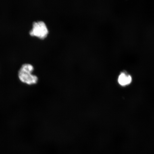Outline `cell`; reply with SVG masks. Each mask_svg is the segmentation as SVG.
<instances>
[{
  "mask_svg": "<svg viewBox=\"0 0 154 154\" xmlns=\"http://www.w3.org/2000/svg\"><path fill=\"white\" fill-rule=\"evenodd\" d=\"M34 70L33 65L30 63H24L18 71L19 80L23 83L29 85L37 84L38 79L37 76L32 74Z\"/></svg>",
  "mask_w": 154,
  "mask_h": 154,
  "instance_id": "cell-1",
  "label": "cell"
},
{
  "mask_svg": "<svg viewBox=\"0 0 154 154\" xmlns=\"http://www.w3.org/2000/svg\"><path fill=\"white\" fill-rule=\"evenodd\" d=\"M49 30L45 22L42 21H35L32 24V28L29 33L32 36L42 38L47 37Z\"/></svg>",
  "mask_w": 154,
  "mask_h": 154,
  "instance_id": "cell-2",
  "label": "cell"
},
{
  "mask_svg": "<svg viewBox=\"0 0 154 154\" xmlns=\"http://www.w3.org/2000/svg\"><path fill=\"white\" fill-rule=\"evenodd\" d=\"M132 79L130 75L124 72L121 73L117 79V82L119 85L121 87H126L131 84Z\"/></svg>",
  "mask_w": 154,
  "mask_h": 154,
  "instance_id": "cell-3",
  "label": "cell"
}]
</instances>
